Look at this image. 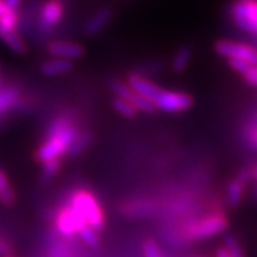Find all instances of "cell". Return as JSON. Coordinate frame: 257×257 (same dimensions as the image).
Instances as JSON below:
<instances>
[{
	"label": "cell",
	"mask_w": 257,
	"mask_h": 257,
	"mask_svg": "<svg viewBox=\"0 0 257 257\" xmlns=\"http://www.w3.org/2000/svg\"><path fill=\"white\" fill-rule=\"evenodd\" d=\"M78 128L64 117H58L51 123L48 132V139L40 146L36 153V160L46 163L58 159L59 156L67 153L75 138L78 137Z\"/></svg>",
	"instance_id": "cell-1"
},
{
	"label": "cell",
	"mask_w": 257,
	"mask_h": 257,
	"mask_svg": "<svg viewBox=\"0 0 257 257\" xmlns=\"http://www.w3.org/2000/svg\"><path fill=\"white\" fill-rule=\"evenodd\" d=\"M227 227H228V219L224 214H211L186 227L184 235L188 240H200L222 233L227 230Z\"/></svg>",
	"instance_id": "cell-2"
},
{
	"label": "cell",
	"mask_w": 257,
	"mask_h": 257,
	"mask_svg": "<svg viewBox=\"0 0 257 257\" xmlns=\"http://www.w3.org/2000/svg\"><path fill=\"white\" fill-rule=\"evenodd\" d=\"M71 205L81 214V217L84 218L87 224L92 228L98 231L104 227V215L101 207L91 193L85 190L76 192L72 197Z\"/></svg>",
	"instance_id": "cell-3"
},
{
	"label": "cell",
	"mask_w": 257,
	"mask_h": 257,
	"mask_svg": "<svg viewBox=\"0 0 257 257\" xmlns=\"http://www.w3.org/2000/svg\"><path fill=\"white\" fill-rule=\"evenodd\" d=\"M228 14L239 29L257 36V0H233Z\"/></svg>",
	"instance_id": "cell-4"
},
{
	"label": "cell",
	"mask_w": 257,
	"mask_h": 257,
	"mask_svg": "<svg viewBox=\"0 0 257 257\" xmlns=\"http://www.w3.org/2000/svg\"><path fill=\"white\" fill-rule=\"evenodd\" d=\"M214 49L218 54L227 59H239L253 66L257 64V49L250 45L230 40H219L215 42Z\"/></svg>",
	"instance_id": "cell-5"
},
{
	"label": "cell",
	"mask_w": 257,
	"mask_h": 257,
	"mask_svg": "<svg viewBox=\"0 0 257 257\" xmlns=\"http://www.w3.org/2000/svg\"><path fill=\"white\" fill-rule=\"evenodd\" d=\"M193 104V98L185 92L176 91H166L163 89L159 97L156 98L155 106L156 109L164 110L169 113L183 112L189 109Z\"/></svg>",
	"instance_id": "cell-6"
},
{
	"label": "cell",
	"mask_w": 257,
	"mask_h": 257,
	"mask_svg": "<svg viewBox=\"0 0 257 257\" xmlns=\"http://www.w3.org/2000/svg\"><path fill=\"white\" fill-rule=\"evenodd\" d=\"M87 224L81 214L72 206L71 203L59 211L57 217V227L59 232L64 236H74L75 233Z\"/></svg>",
	"instance_id": "cell-7"
},
{
	"label": "cell",
	"mask_w": 257,
	"mask_h": 257,
	"mask_svg": "<svg viewBox=\"0 0 257 257\" xmlns=\"http://www.w3.org/2000/svg\"><path fill=\"white\" fill-rule=\"evenodd\" d=\"M63 16V0H46L40 12V28L42 31H50L61 23Z\"/></svg>",
	"instance_id": "cell-8"
},
{
	"label": "cell",
	"mask_w": 257,
	"mask_h": 257,
	"mask_svg": "<svg viewBox=\"0 0 257 257\" xmlns=\"http://www.w3.org/2000/svg\"><path fill=\"white\" fill-rule=\"evenodd\" d=\"M127 85L133 89V91L136 92L137 95L142 96V97H145L146 100L151 101L153 104H155L156 98L159 97V95L163 91L160 87L154 84L153 81L147 80V79L143 78V76H141V75L138 74L128 75Z\"/></svg>",
	"instance_id": "cell-9"
},
{
	"label": "cell",
	"mask_w": 257,
	"mask_h": 257,
	"mask_svg": "<svg viewBox=\"0 0 257 257\" xmlns=\"http://www.w3.org/2000/svg\"><path fill=\"white\" fill-rule=\"evenodd\" d=\"M252 179V175H250V171L248 169H244L241 171L235 180H232L228 186H227L226 192V201L227 205L230 207H236L237 205H240L241 200H243L244 192H245V185L248 184V181Z\"/></svg>",
	"instance_id": "cell-10"
},
{
	"label": "cell",
	"mask_w": 257,
	"mask_h": 257,
	"mask_svg": "<svg viewBox=\"0 0 257 257\" xmlns=\"http://www.w3.org/2000/svg\"><path fill=\"white\" fill-rule=\"evenodd\" d=\"M48 51L55 58L62 59H78L84 55L85 50L80 44L76 42H67V41H53L48 45Z\"/></svg>",
	"instance_id": "cell-11"
},
{
	"label": "cell",
	"mask_w": 257,
	"mask_h": 257,
	"mask_svg": "<svg viewBox=\"0 0 257 257\" xmlns=\"http://www.w3.org/2000/svg\"><path fill=\"white\" fill-rule=\"evenodd\" d=\"M113 16L112 8L104 7L101 10H98L95 15H92L89 17V20L87 21V24L84 27V32L87 36H96L97 33L104 29L108 23L110 21Z\"/></svg>",
	"instance_id": "cell-12"
},
{
	"label": "cell",
	"mask_w": 257,
	"mask_h": 257,
	"mask_svg": "<svg viewBox=\"0 0 257 257\" xmlns=\"http://www.w3.org/2000/svg\"><path fill=\"white\" fill-rule=\"evenodd\" d=\"M74 67L72 61L68 59H62V58H54L50 61L45 62L41 67V72L45 76H57V75H63L66 72L71 71Z\"/></svg>",
	"instance_id": "cell-13"
},
{
	"label": "cell",
	"mask_w": 257,
	"mask_h": 257,
	"mask_svg": "<svg viewBox=\"0 0 257 257\" xmlns=\"http://www.w3.org/2000/svg\"><path fill=\"white\" fill-rule=\"evenodd\" d=\"M0 41L16 54H24L27 51L24 41L16 33V31H7V29L0 28Z\"/></svg>",
	"instance_id": "cell-14"
},
{
	"label": "cell",
	"mask_w": 257,
	"mask_h": 257,
	"mask_svg": "<svg viewBox=\"0 0 257 257\" xmlns=\"http://www.w3.org/2000/svg\"><path fill=\"white\" fill-rule=\"evenodd\" d=\"M19 24V15L16 11H12L4 0H0V28L7 31H16Z\"/></svg>",
	"instance_id": "cell-15"
},
{
	"label": "cell",
	"mask_w": 257,
	"mask_h": 257,
	"mask_svg": "<svg viewBox=\"0 0 257 257\" xmlns=\"http://www.w3.org/2000/svg\"><path fill=\"white\" fill-rule=\"evenodd\" d=\"M19 100V91L14 87H7L0 91V114L10 110Z\"/></svg>",
	"instance_id": "cell-16"
},
{
	"label": "cell",
	"mask_w": 257,
	"mask_h": 257,
	"mask_svg": "<svg viewBox=\"0 0 257 257\" xmlns=\"http://www.w3.org/2000/svg\"><path fill=\"white\" fill-rule=\"evenodd\" d=\"M192 59V49L189 46H183L177 50L176 55L173 58L172 68L175 72H183Z\"/></svg>",
	"instance_id": "cell-17"
},
{
	"label": "cell",
	"mask_w": 257,
	"mask_h": 257,
	"mask_svg": "<svg viewBox=\"0 0 257 257\" xmlns=\"http://www.w3.org/2000/svg\"><path fill=\"white\" fill-rule=\"evenodd\" d=\"M15 198H16V196H15L14 189L11 188L8 176L6 175V172L0 169V201L4 205L10 206L15 202Z\"/></svg>",
	"instance_id": "cell-18"
},
{
	"label": "cell",
	"mask_w": 257,
	"mask_h": 257,
	"mask_svg": "<svg viewBox=\"0 0 257 257\" xmlns=\"http://www.w3.org/2000/svg\"><path fill=\"white\" fill-rule=\"evenodd\" d=\"M92 136L89 133H83V134H78V137L75 138L74 142L71 143V146L68 147L67 154L68 156H76L79 154H81L85 150V147L89 145L91 142Z\"/></svg>",
	"instance_id": "cell-19"
},
{
	"label": "cell",
	"mask_w": 257,
	"mask_h": 257,
	"mask_svg": "<svg viewBox=\"0 0 257 257\" xmlns=\"http://www.w3.org/2000/svg\"><path fill=\"white\" fill-rule=\"evenodd\" d=\"M112 105H113V108H114L119 114H122L123 117H126V118H136L137 114H138V110H137V109L130 104V102L123 100V98H119V97L113 98Z\"/></svg>",
	"instance_id": "cell-20"
},
{
	"label": "cell",
	"mask_w": 257,
	"mask_h": 257,
	"mask_svg": "<svg viewBox=\"0 0 257 257\" xmlns=\"http://www.w3.org/2000/svg\"><path fill=\"white\" fill-rule=\"evenodd\" d=\"M59 168H61V162L58 159L44 163V167H42V171H41V181L42 183L50 181L57 175Z\"/></svg>",
	"instance_id": "cell-21"
},
{
	"label": "cell",
	"mask_w": 257,
	"mask_h": 257,
	"mask_svg": "<svg viewBox=\"0 0 257 257\" xmlns=\"http://www.w3.org/2000/svg\"><path fill=\"white\" fill-rule=\"evenodd\" d=\"M223 248L226 252L230 254V257H245L243 249H241L240 244L236 240V237L226 236L223 241Z\"/></svg>",
	"instance_id": "cell-22"
},
{
	"label": "cell",
	"mask_w": 257,
	"mask_h": 257,
	"mask_svg": "<svg viewBox=\"0 0 257 257\" xmlns=\"http://www.w3.org/2000/svg\"><path fill=\"white\" fill-rule=\"evenodd\" d=\"M79 235L81 236V239L85 241V244H88L89 247H97L98 245V235L97 231L95 228H92L91 226L85 224L80 231H79Z\"/></svg>",
	"instance_id": "cell-23"
},
{
	"label": "cell",
	"mask_w": 257,
	"mask_h": 257,
	"mask_svg": "<svg viewBox=\"0 0 257 257\" xmlns=\"http://www.w3.org/2000/svg\"><path fill=\"white\" fill-rule=\"evenodd\" d=\"M245 139L250 147L257 150V118L245 128Z\"/></svg>",
	"instance_id": "cell-24"
},
{
	"label": "cell",
	"mask_w": 257,
	"mask_h": 257,
	"mask_svg": "<svg viewBox=\"0 0 257 257\" xmlns=\"http://www.w3.org/2000/svg\"><path fill=\"white\" fill-rule=\"evenodd\" d=\"M143 252H145V257H163L156 243L153 240L146 241L145 247H143Z\"/></svg>",
	"instance_id": "cell-25"
},
{
	"label": "cell",
	"mask_w": 257,
	"mask_h": 257,
	"mask_svg": "<svg viewBox=\"0 0 257 257\" xmlns=\"http://www.w3.org/2000/svg\"><path fill=\"white\" fill-rule=\"evenodd\" d=\"M244 79H245V81H247L248 84L253 85V87H257V64H252V66H249V67L245 70V72H244L243 75H241Z\"/></svg>",
	"instance_id": "cell-26"
},
{
	"label": "cell",
	"mask_w": 257,
	"mask_h": 257,
	"mask_svg": "<svg viewBox=\"0 0 257 257\" xmlns=\"http://www.w3.org/2000/svg\"><path fill=\"white\" fill-rule=\"evenodd\" d=\"M11 254V245L3 239H0V257L7 256Z\"/></svg>",
	"instance_id": "cell-27"
},
{
	"label": "cell",
	"mask_w": 257,
	"mask_h": 257,
	"mask_svg": "<svg viewBox=\"0 0 257 257\" xmlns=\"http://www.w3.org/2000/svg\"><path fill=\"white\" fill-rule=\"evenodd\" d=\"M4 2H6V4H7L11 10L16 11V12L21 7V3H23V0H4Z\"/></svg>",
	"instance_id": "cell-28"
},
{
	"label": "cell",
	"mask_w": 257,
	"mask_h": 257,
	"mask_svg": "<svg viewBox=\"0 0 257 257\" xmlns=\"http://www.w3.org/2000/svg\"><path fill=\"white\" fill-rule=\"evenodd\" d=\"M215 257H230V254L227 253L224 248H218L217 253H215Z\"/></svg>",
	"instance_id": "cell-29"
},
{
	"label": "cell",
	"mask_w": 257,
	"mask_h": 257,
	"mask_svg": "<svg viewBox=\"0 0 257 257\" xmlns=\"http://www.w3.org/2000/svg\"><path fill=\"white\" fill-rule=\"evenodd\" d=\"M250 175H252V179H254L257 181V166L253 167V169L250 171Z\"/></svg>",
	"instance_id": "cell-30"
},
{
	"label": "cell",
	"mask_w": 257,
	"mask_h": 257,
	"mask_svg": "<svg viewBox=\"0 0 257 257\" xmlns=\"http://www.w3.org/2000/svg\"><path fill=\"white\" fill-rule=\"evenodd\" d=\"M4 257H15V256H12V253H11V254H7V256H4Z\"/></svg>",
	"instance_id": "cell-31"
},
{
	"label": "cell",
	"mask_w": 257,
	"mask_h": 257,
	"mask_svg": "<svg viewBox=\"0 0 257 257\" xmlns=\"http://www.w3.org/2000/svg\"><path fill=\"white\" fill-rule=\"evenodd\" d=\"M254 194H256V197H257V188H256V189H254Z\"/></svg>",
	"instance_id": "cell-32"
}]
</instances>
